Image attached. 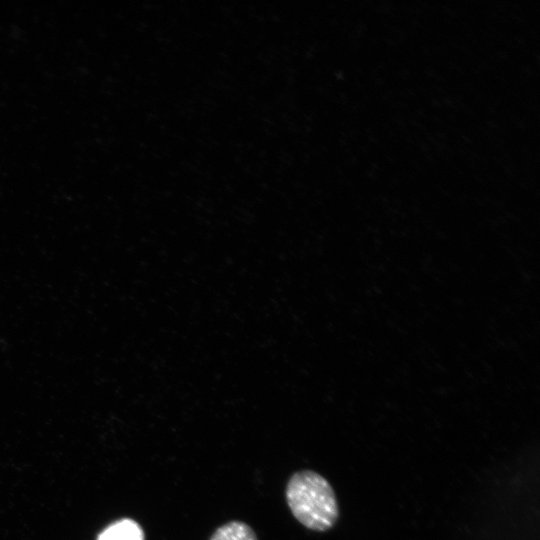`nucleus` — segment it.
Instances as JSON below:
<instances>
[{"label":"nucleus","mask_w":540,"mask_h":540,"mask_svg":"<svg viewBox=\"0 0 540 540\" xmlns=\"http://www.w3.org/2000/svg\"><path fill=\"white\" fill-rule=\"evenodd\" d=\"M287 504L294 517L314 531H326L339 515L335 492L320 474L304 470L296 472L286 486Z\"/></svg>","instance_id":"obj_1"},{"label":"nucleus","mask_w":540,"mask_h":540,"mask_svg":"<svg viewBox=\"0 0 540 540\" xmlns=\"http://www.w3.org/2000/svg\"><path fill=\"white\" fill-rule=\"evenodd\" d=\"M98 540H144V532L134 520L122 519L106 528Z\"/></svg>","instance_id":"obj_2"},{"label":"nucleus","mask_w":540,"mask_h":540,"mask_svg":"<svg viewBox=\"0 0 540 540\" xmlns=\"http://www.w3.org/2000/svg\"><path fill=\"white\" fill-rule=\"evenodd\" d=\"M210 540H258L254 530L241 521H231L220 526Z\"/></svg>","instance_id":"obj_3"}]
</instances>
